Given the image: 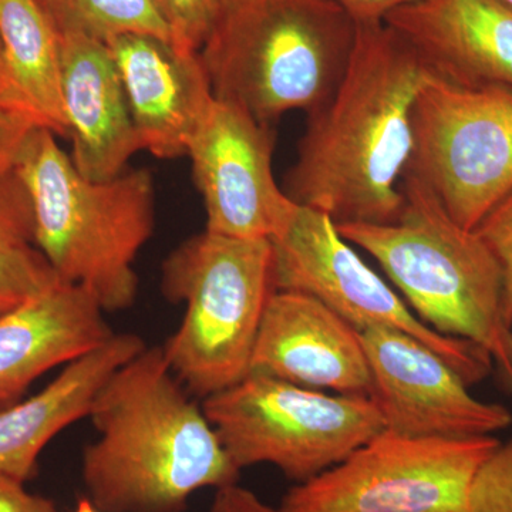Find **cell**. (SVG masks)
Here are the masks:
<instances>
[{
	"label": "cell",
	"instance_id": "obj_30",
	"mask_svg": "<svg viewBox=\"0 0 512 512\" xmlns=\"http://www.w3.org/2000/svg\"><path fill=\"white\" fill-rule=\"evenodd\" d=\"M0 106L19 109L13 96L12 86H10L8 69H6L5 55H3L2 40H0Z\"/></svg>",
	"mask_w": 512,
	"mask_h": 512
},
{
	"label": "cell",
	"instance_id": "obj_3",
	"mask_svg": "<svg viewBox=\"0 0 512 512\" xmlns=\"http://www.w3.org/2000/svg\"><path fill=\"white\" fill-rule=\"evenodd\" d=\"M15 174L35 218L33 244L60 281L87 289L106 313L130 309L138 296L137 256L156 222V191L147 168L92 181L46 127L30 134Z\"/></svg>",
	"mask_w": 512,
	"mask_h": 512
},
{
	"label": "cell",
	"instance_id": "obj_32",
	"mask_svg": "<svg viewBox=\"0 0 512 512\" xmlns=\"http://www.w3.org/2000/svg\"><path fill=\"white\" fill-rule=\"evenodd\" d=\"M504 2H507L508 5L512 6V0H504Z\"/></svg>",
	"mask_w": 512,
	"mask_h": 512
},
{
	"label": "cell",
	"instance_id": "obj_27",
	"mask_svg": "<svg viewBox=\"0 0 512 512\" xmlns=\"http://www.w3.org/2000/svg\"><path fill=\"white\" fill-rule=\"evenodd\" d=\"M25 484L0 476V512H62L49 498L26 490Z\"/></svg>",
	"mask_w": 512,
	"mask_h": 512
},
{
	"label": "cell",
	"instance_id": "obj_16",
	"mask_svg": "<svg viewBox=\"0 0 512 512\" xmlns=\"http://www.w3.org/2000/svg\"><path fill=\"white\" fill-rule=\"evenodd\" d=\"M104 313L87 289L57 281L0 315V409L49 370L107 342L116 332Z\"/></svg>",
	"mask_w": 512,
	"mask_h": 512
},
{
	"label": "cell",
	"instance_id": "obj_1",
	"mask_svg": "<svg viewBox=\"0 0 512 512\" xmlns=\"http://www.w3.org/2000/svg\"><path fill=\"white\" fill-rule=\"evenodd\" d=\"M433 76L392 26L357 25L342 82L309 113L285 194L336 225L396 221L403 207L400 183L413 150L414 103Z\"/></svg>",
	"mask_w": 512,
	"mask_h": 512
},
{
	"label": "cell",
	"instance_id": "obj_19",
	"mask_svg": "<svg viewBox=\"0 0 512 512\" xmlns=\"http://www.w3.org/2000/svg\"><path fill=\"white\" fill-rule=\"evenodd\" d=\"M0 40L20 110L67 137L62 96V36L36 0H0Z\"/></svg>",
	"mask_w": 512,
	"mask_h": 512
},
{
	"label": "cell",
	"instance_id": "obj_7",
	"mask_svg": "<svg viewBox=\"0 0 512 512\" xmlns=\"http://www.w3.org/2000/svg\"><path fill=\"white\" fill-rule=\"evenodd\" d=\"M202 410L239 470L272 464L296 484L384 431L370 397L329 394L258 373L205 397Z\"/></svg>",
	"mask_w": 512,
	"mask_h": 512
},
{
	"label": "cell",
	"instance_id": "obj_12",
	"mask_svg": "<svg viewBox=\"0 0 512 512\" xmlns=\"http://www.w3.org/2000/svg\"><path fill=\"white\" fill-rule=\"evenodd\" d=\"M372 375V396L384 430L407 437L493 436L512 414L468 392L443 357L399 330H357Z\"/></svg>",
	"mask_w": 512,
	"mask_h": 512
},
{
	"label": "cell",
	"instance_id": "obj_14",
	"mask_svg": "<svg viewBox=\"0 0 512 512\" xmlns=\"http://www.w3.org/2000/svg\"><path fill=\"white\" fill-rule=\"evenodd\" d=\"M126 92L141 148L161 160L187 157L212 93L200 52L178 49L148 33H126L106 43Z\"/></svg>",
	"mask_w": 512,
	"mask_h": 512
},
{
	"label": "cell",
	"instance_id": "obj_18",
	"mask_svg": "<svg viewBox=\"0 0 512 512\" xmlns=\"http://www.w3.org/2000/svg\"><path fill=\"white\" fill-rule=\"evenodd\" d=\"M147 348L134 333L107 342L64 366L60 375L29 399L0 409V476L28 483L47 444L76 421L89 417L94 399L121 366Z\"/></svg>",
	"mask_w": 512,
	"mask_h": 512
},
{
	"label": "cell",
	"instance_id": "obj_17",
	"mask_svg": "<svg viewBox=\"0 0 512 512\" xmlns=\"http://www.w3.org/2000/svg\"><path fill=\"white\" fill-rule=\"evenodd\" d=\"M62 96L77 171L92 181L124 173L143 148L106 43L62 36Z\"/></svg>",
	"mask_w": 512,
	"mask_h": 512
},
{
	"label": "cell",
	"instance_id": "obj_25",
	"mask_svg": "<svg viewBox=\"0 0 512 512\" xmlns=\"http://www.w3.org/2000/svg\"><path fill=\"white\" fill-rule=\"evenodd\" d=\"M476 232L503 269L504 318L512 328V192L481 221Z\"/></svg>",
	"mask_w": 512,
	"mask_h": 512
},
{
	"label": "cell",
	"instance_id": "obj_5",
	"mask_svg": "<svg viewBox=\"0 0 512 512\" xmlns=\"http://www.w3.org/2000/svg\"><path fill=\"white\" fill-rule=\"evenodd\" d=\"M357 25L332 0H224L200 50L217 100L272 126L336 92Z\"/></svg>",
	"mask_w": 512,
	"mask_h": 512
},
{
	"label": "cell",
	"instance_id": "obj_28",
	"mask_svg": "<svg viewBox=\"0 0 512 512\" xmlns=\"http://www.w3.org/2000/svg\"><path fill=\"white\" fill-rule=\"evenodd\" d=\"M211 512H281L264 503L255 493L241 485L222 487L215 493Z\"/></svg>",
	"mask_w": 512,
	"mask_h": 512
},
{
	"label": "cell",
	"instance_id": "obj_4",
	"mask_svg": "<svg viewBox=\"0 0 512 512\" xmlns=\"http://www.w3.org/2000/svg\"><path fill=\"white\" fill-rule=\"evenodd\" d=\"M400 190L396 221L336 225L340 235L382 266L421 322L483 349L512 390V328L504 318L500 262L476 229L458 225L419 181L403 175Z\"/></svg>",
	"mask_w": 512,
	"mask_h": 512
},
{
	"label": "cell",
	"instance_id": "obj_21",
	"mask_svg": "<svg viewBox=\"0 0 512 512\" xmlns=\"http://www.w3.org/2000/svg\"><path fill=\"white\" fill-rule=\"evenodd\" d=\"M60 281L33 244L0 242V315Z\"/></svg>",
	"mask_w": 512,
	"mask_h": 512
},
{
	"label": "cell",
	"instance_id": "obj_6",
	"mask_svg": "<svg viewBox=\"0 0 512 512\" xmlns=\"http://www.w3.org/2000/svg\"><path fill=\"white\" fill-rule=\"evenodd\" d=\"M161 289L168 301L185 303L183 322L163 346L185 389L205 399L244 379L276 291L271 241L194 235L165 259Z\"/></svg>",
	"mask_w": 512,
	"mask_h": 512
},
{
	"label": "cell",
	"instance_id": "obj_23",
	"mask_svg": "<svg viewBox=\"0 0 512 512\" xmlns=\"http://www.w3.org/2000/svg\"><path fill=\"white\" fill-rule=\"evenodd\" d=\"M470 512H512V439L495 448L474 478Z\"/></svg>",
	"mask_w": 512,
	"mask_h": 512
},
{
	"label": "cell",
	"instance_id": "obj_26",
	"mask_svg": "<svg viewBox=\"0 0 512 512\" xmlns=\"http://www.w3.org/2000/svg\"><path fill=\"white\" fill-rule=\"evenodd\" d=\"M37 127L42 126L26 111L0 106V177L15 173L20 153Z\"/></svg>",
	"mask_w": 512,
	"mask_h": 512
},
{
	"label": "cell",
	"instance_id": "obj_31",
	"mask_svg": "<svg viewBox=\"0 0 512 512\" xmlns=\"http://www.w3.org/2000/svg\"><path fill=\"white\" fill-rule=\"evenodd\" d=\"M73 512H103L92 503L87 497L79 498Z\"/></svg>",
	"mask_w": 512,
	"mask_h": 512
},
{
	"label": "cell",
	"instance_id": "obj_29",
	"mask_svg": "<svg viewBox=\"0 0 512 512\" xmlns=\"http://www.w3.org/2000/svg\"><path fill=\"white\" fill-rule=\"evenodd\" d=\"M355 20L356 25L384 22L394 10L419 0H332Z\"/></svg>",
	"mask_w": 512,
	"mask_h": 512
},
{
	"label": "cell",
	"instance_id": "obj_22",
	"mask_svg": "<svg viewBox=\"0 0 512 512\" xmlns=\"http://www.w3.org/2000/svg\"><path fill=\"white\" fill-rule=\"evenodd\" d=\"M170 32L171 42L185 52L198 53L207 40L224 0H151Z\"/></svg>",
	"mask_w": 512,
	"mask_h": 512
},
{
	"label": "cell",
	"instance_id": "obj_13",
	"mask_svg": "<svg viewBox=\"0 0 512 512\" xmlns=\"http://www.w3.org/2000/svg\"><path fill=\"white\" fill-rule=\"evenodd\" d=\"M249 373L345 396H372L359 332L313 296L275 291L266 305Z\"/></svg>",
	"mask_w": 512,
	"mask_h": 512
},
{
	"label": "cell",
	"instance_id": "obj_15",
	"mask_svg": "<svg viewBox=\"0 0 512 512\" xmlns=\"http://www.w3.org/2000/svg\"><path fill=\"white\" fill-rule=\"evenodd\" d=\"M384 22L439 79L512 89V6L504 0H419Z\"/></svg>",
	"mask_w": 512,
	"mask_h": 512
},
{
	"label": "cell",
	"instance_id": "obj_24",
	"mask_svg": "<svg viewBox=\"0 0 512 512\" xmlns=\"http://www.w3.org/2000/svg\"><path fill=\"white\" fill-rule=\"evenodd\" d=\"M33 237L35 218L25 184L15 173L0 177V242L33 244Z\"/></svg>",
	"mask_w": 512,
	"mask_h": 512
},
{
	"label": "cell",
	"instance_id": "obj_10",
	"mask_svg": "<svg viewBox=\"0 0 512 512\" xmlns=\"http://www.w3.org/2000/svg\"><path fill=\"white\" fill-rule=\"evenodd\" d=\"M271 244L276 291L313 296L356 330L383 328L413 336L443 357L468 386L494 369L491 357L474 343L440 335L421 322L323 212L296 205Z\"/></svg>",
	"mask_w": 512,
	"mask_h": 512
},
{
	"label": "cell",
	"instance_id": "obj_8",
	"mask_svg": "<svg viewBox=\"0 0 512 512\" xmlns=\"http://www.w3.org/2000/svg\"><path fill=\"white\" fill-rule=\"evenodd\" d=\"M403 175L474 231L512 192V89L431 77L414 103L413 150Z\"/></svg>",
	"mask_w": 512,
	"mask_h": 512
},
{
	"label": "cell",
	"instance_id": "obj_20",
	"mask_svg": "<svg viewBox=\"0 0 512 512\" xmlns=\"http://www.w3.org/2000/svg\"><path fill=\"white\" fill-rule=\"evenodd\" d=\"M64 35H83L107 43L126 33H148L171 40L151 0H36Z\"/></svg>",
	"mask_w": 512,
	"mask_h": 512
},
{
	"label": "cell",
	"instance_id": "obj_11",
	"mask_svg": "<svg viewBox=\"0 0 512 512\" xmlns=\"http://www.w3.org/2000/svg\"><path fill=\"white\" fill-rule=\"evenodd\" d=\"M274 150L272 126L212 101L187 153L207 212L205 231L269 241L284 231L296 204L276 183Z\"/></svg>",
	"mask_w": 512,
	"mask_h": 512
},
{
	"label": "cell",
	"instance_id": "obj_9",
	"mask_svg": "<svg viewBox=\"0 0 512 512\" xmlns=\"http://www.w3.org/2000/svg\"><path fill=\"white\" fill-rule=\"evenodd\" d=\"M494 436L407 437L384 430L339 464L296 484L281 512H470Z\"/></svg>",
	"mask_w": 512,
	"mask_h": 512
},
{
	"label": "cell",
	"instance_id": "obj_2",
	"mask_svg": "<svg viewBox=\"0 0 512 512\" xmlns=\"http://www.w3.org/2000/svg\"><path fill=\"white\" fill-rule=\"evenodd\" d=\"M163 348H147L101 387L97 439L83 451L87 498L103 512H184L204 488L237 484L235 466Z\"/></svg>",
	"mask_w": 512,
	"mask_h": 512
}]
</instances>
